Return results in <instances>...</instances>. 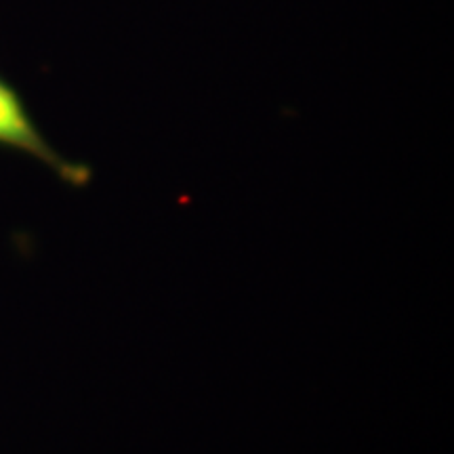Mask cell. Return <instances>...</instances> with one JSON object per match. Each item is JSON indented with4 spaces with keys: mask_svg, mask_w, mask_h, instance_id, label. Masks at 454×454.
I'll return each instance as SVG.
<instances>
[{
    "mask_svg": "<svg viewBox=\"0 0 454 454\" xmlns=\"http://www.w3.org/2000/svg\"><path fill=\"white\" fill-rule=\"evenodd\" d=\"M0 147L15 150L43 162L67 185L84 187L93 175L87 164L67 160L49 144L27 112L21 95L3 76H0Z\"/></svg>",
    "mask_w": 454,
    "mask_h": 454,
    "instance_id": "cell-1",
    "label": "cell"
}]
</instances>
